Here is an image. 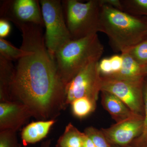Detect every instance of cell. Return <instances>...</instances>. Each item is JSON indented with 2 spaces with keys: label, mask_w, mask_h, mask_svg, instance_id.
<instances>
[{
  "label": "cell",
  "mask_w": 147,
  "mask_h": 147,
  "mask_svg": "<svg viewBox=\"0 0 147 147\" xmlns=\"http://www.w3.org/2000/svg\"><path fill=\"white\" fill-rule=\"evenodd\" d=\"M52 141L50 139L45 141V142H42L39 147H51Z\"/></svg>",
  "instance_id": "4316f807"
},
{
  "label": "cell",
  "mask_w": 147,
  "mask_h": 147,
  "mask_svg": "<svg viewBox=\"0 0 147 147\" xmlns=\"http://www.w3.org/2000/svg\"><path fill=\"white\" fill-rule=\"evenodd\" d=\"M144 119L143 116H137L101 130L109 143L119 146L127 145L142 134Z\"/></svg>",
  "instance_id": "9c48e42d"
},
{
  "label": "cell",
  "mask_w": 147,
  "mask_h": 147,
  "mask_svg": "<svg viewBox=\"0 0 147 147\" xmlns=\"http://www.w3.org/2000/svg\"><path fill=\"white\" fill-rule=\"evenodd\" d=\"M61 1L66 24L72 40L99 32L100 0H90L86 3L77 0Z\"/></svg>",
  "instance_id": "277c9868"
},
{
  "label": "cell",
  "mask_w": 147,
  "mask_h": 147,
  "mask_svg": "<svg viewBox=\"0 0 147 147\" xmlns=\"http://www.w3.org/2000/svg\"><path fill=\"white\" fill-rule=\"evenodd\" d=\"M141 147H147V146H144Z\"/></svg>",
  "instance_id": "f1b7e54d"
},
{
  "label": "cell",
  "mask_w": 147,
  "mask_h": 147,
  "mask_svg": "<svg viewBox=\"0 0 147 147\" xmlns=\"http://www.w3.org/2000/svg\"><path fill=\"white\" fill-rule=\"evenodd\" d=\"M103 52L104 47L97 34L71 40L56 52L55 63L65 86L87 65L99 61Z\"/></svg>",
  "instance_id": "3957f363"
},
{
  "label": "cell",
  "mask_w": 147,
  "mask_h": 147,
  "mask_svg": "<svg viewBox=\"0 0 147 147\" xmlns=\"http://www.w3.org/2000/svg\"><path fill=\"white\" fill-rule=\"evenodd\" d=\"M11 25L8 21L0 19V38H5L8 36L11 32Z\"/></svg>",
  "instance_id": "cb8c5ba5"
},
{
  "label": "cell",
  "mask_w": 147,
  "mask_h": 147,
  "mask_svg": "<svg viewBox=\"0 0 147 147\" xmlns=\"http://www.w3.org/2000/svg\"><path fill=\"white\" fill-rule=\"evenodd\" d=\"M109 58L113 69V74L111 75L112 76L117 73L120 70L122 66L123 59L121 54L120 55H113Z\"/></svg>",
  "instance_id": "603a6c76"
},
{
  "label": "cell",
  "mask_w": 147,
  "mask_h": 147,
  "mask_svg": "<svg viewBox=\"0 0 147 147\" xmlns=\"http://www.w3.org/2000/svg\"><path fill=\"white\" fill-rule=\"evenodd\" d=\"M144 125L142 133L138 139V142L141 144L147 142V83L144 89Z\"/></svg>",
  "instance_id": "44dd1931"
},
{
  "label": "cell",
  "mask_w": 147,
  "mask_h": 147,
  "mask_svg": "<svg viewBox=\"0 0 147 147\" xmlns=\"http://www.w3.org/2000/svg\"><path fill=\"white\" fill-rule=\"evenodd\" d=\"M32 117L24 105L15 101L0 102V131H17Z\"/></svg>",
  "instance_id": "30bf717a"
},
{
  "label": "cell",
  "mask_w": 147,
  "mask_h": 147,
  "mask_svg": "<svg viewBox=\"0 0 147 147\" xmlns=\"http://www.w3.org/2000/svg\"><path fill=\"white\" fill-rule=\"evenodd\" d=\"M101 4L99 32L107 36L115 49L123 53L145 40L146 22L135 15Z\"/></svg>",
  "instance_id": "7a4b0ae2"
},
{
  "label": "cell",
  "mask_w": 147,
  "mask_h": 147,
  "mask_svg": "<svg viewBox=\"0 0 147 147\" xmlns=\"http://www.w3.org/2000/svg\"><path fill=\"white\" fill-rule=\"evenodd\" d=\"M102 92L103 107L110 114L116 123L123 121L137 116L119 98L108 92ZM144 117V116H143Z\"/></svg>",
  "instance_id": "8fae6325"
},
{
  "label": "cell",
  "mask_w": 147,
  "mask_h": 147,
  "mask_svg": "<svg viewBox=\"0 0 147 147\" xmlns=\"http://www.w3.org/2000/svg\"><path fill=\"white\" fill-rule=\"evenodd\" d=\"M102 4L111 6L119 10L123 11L121 1L119 0H100Z\"/></svg>",
  "instance_id": "d4e9b609"
},
{
  "label": "cell",
  "mask_w": 147,
  "mask_h": 147,
  "mask_svg": "<svg viewBox=\"0 0 147 147\" xmlns=\"http://www.w3.org/2000/svg\"><path fill=\"white\" fill-rule=\"evenodd\" d=\"M124 52L128 53L142 66L147 65V39Z\"/></svg>",
  "instance_id": "ac0fdd59"
},
{
  "label": "cell",
  "mask_w": 147,
  "mask_h": 147,
  "mask_svg": "<svg viewBox=\"0 0 147 147\" xmlns=\"http://www.w3.org/2000/svg\"><path fill=\"white\" fill-rule=\"evenodd\" d=\"M118 147V146H115V147Z\"/></svg>",
  "instance_id": "f546056e"
},
{
  "label": "cell",
  "mask_w": 147,
  "mask_h": 147,
  "mask_svg": "<svg viewBox=\"0 0 147 147\" xmlns=\"http://www.w3.org/2000/svg\"><path fill=\"white\" fill-rule=\"evenodd\" d=\"M42 27L23 25L21 46L29 51L17 61L10 85L11 101L25 105L39 120L55 119L67 107L65 86L61 79L54 56L45 45Z\"/></svg>",
  "instance_id": "6da1fadb"
},
{
  "label": "cell",
  "mask_w": 147,
  "mask_h": 147,
  "mask_svg": "<svg viewBox=\"0 0 147 147\" xmlns=\"http://www.w3.org/2000/svg\"><path fill=\"white\" fill-rule=\"evenodd\" d=\"M82 147H96L92 139L84 132Z\"/></svg>",
  "instance_id": "484cf974"
},
{
  "label": "cell",
  "mask_w": 147,
  "mask_h": 147,
  "mask_svg": "<svg viewBox=\"0 0 147 147\" xmlns=\"http://www.w3.org/2000/svg\"><path fill=\"white\" fill-rule=\"evenodd\" d=\"M28 53L24 47L21 46L20 48H17L6 40L0 38V55L6 59L11 61H18Z\"/></svg>",
  "instance_id": "e0dca14e"
},
{
  "label": "cell",
  "mask_w": 147,
  "mask_h": 147,
  "mask_svg": "<svg viewBox=\"0 0 147 147\" xmlns=\"http://www.w3.org/2000/svg\"><path fill=\"white\" fill-rule=\"evenodd\" d=\"M84 133L92 139L96 147H110L109 142L101 130L90 126L86 129Z\"/></svg>",
  "instance_id": "d6986e66"
},
{
  "label": "cell",
  "mask_w": 147,
  "mask_h": 147,
  "mask_svg": "<svg viewBox=\"0 0 147 147\" xmlns=\"http://www.w3.org/2000/svg\"><path fill=\"white\" fill-rule=\"evenodd\" d=\"M55 119L39 120L29 124L22 129L21 138L24 146L39 142L46 137Z\"/></svg>",
  "instance_id": "7c38bea8"
},
{
  "label": "cell",
  "mask_w": 147,
  "mask_h": 147,
  "mask_svg": "<svg viewBox=\"0 0 147 147\" xmlns=\"http://www.w3.org/2000/svg\"><path fill=\"white\" fill-rule=\"evenodd\" d=\"M40 3L36 0H7L2 2L1 19L10 21L19 28L23 25L44 26Z\"/></svg>",
  "instance_id": "ba28073f"
},
{
  "label": "cell",
  "mask_w": 147,
  "mask_h": 147,
  "mask_svg": "<svg viewBox=\"0 0 147 147\" xmlns=\"http://www.w3.org/2000/svg\"><path fill=\"white\" fill-rule=\"evenodd\" d=\"M84 132L79 131L70 123L58 139L56 147H82Z\"/></svg>",
  "instance_id": "9a60e30c"
},
{
  "label": "cell",
  "mask_w": 147,
  "mask_h": 147,
  "mask_svg": "<svg viewBox=\"0 0 147 147\" xmlns=\"http://www.w3.org/2000/svg\"><path fill=\"white\" fill-rule=\"evenodd\" d=\"M98 69L101 76H111L113 74V69L110 58H105L99 61Z\"/></svg>",
  "instance_id": "7402d4cb"
},
{
  "label": "cell",
  "mask_w": 147,
  "mask_h": 147,
  "mask_svg": "<svg viewBox=\"0 0 147 147\" xmlns=\"http://www.w3.org/2000/svg\"><path fill=\"white\" fill-rule=\"evenodd\" d=\"M101 91L108 92L119 98L136 115L144 116L143 77L122 79L102 76Z\"/></svg>",
  "instance_id": "8992f818"
},
{
  "label": "cell",
  "mask_w": 147,
  "mask_h": 147,
  "mask_svg": "<svg viewBox=\"0 0 147 147\" xmlns=\"http://www.w3.org/2000/svg\"><path fill=\"white\" fill-rule=\"evenodd\" d=\"M70 104L74 115L80 119L89 115L94 112L96 107V103L86 97L77 98Z\"/></svg>",
  "instance_id": "2e32d148"
},
{
  "label": "cell",
  "mask_w": 147,
  "mask_h": 147,
  "mask_svg": "<svg viewBox=\"0 0 147 147\" xmlns=\"http://www.w3.org/2000/svg\"><path fill=\"white\" fill-rule=\"evenodd\" d=\"M142 73L144 76L147 74V65L142 66Z\"/></svg>",
  "instance_id": "83f0119b"
},
{
  "label": "cell",
  "mask_w": 147,
  "mask_h": 147,
  "mask_svg": "<svg viewBox=\"0 0 147 147\" xmlns=\"http://www.w3.org/2000/svg\"><path fill=\"white\" fill-rule=\"evenodd\" d=\"M98 62H94L83 69L65 86V105L74 100L86 97L96 103L101 91L102 76L98 69Z\"/></svg>",
  "instance_id": "52a82bcc"
},
{
  "label": "cell",
  "mask_w": 147,
  "mask_h": 147,
  "mask_svg": "<svg viewBox=\"0 0 147 147\" xmlns=\"http://www.w3.org/2000/svg\"><path fill=\"white\" fill-rule=\"evenodd\" d=\"M122 56V66L121 68L117 73L108 76L116 79H132L143 77L142 65L139 64L128 53L123 52L121 53Z\"/></svg>",
  "instance_id": "5bb4252c"
},
{
  "label": "cell",
  "mask_w": 147,
  "mask_h": 147,
  "mask_svg": "<svg viewBox=\"0 0 147 147\" xmlns=\"http://www.w3.org/2000/svg\"><path fill=\"white\" fill-rule=\"evenodd\" d=\"M15 67L0 55V101H11L10 88Z\"/></svg>",
  "instance_id": "4fadbf2b"
},
{
  "label": "cell",
  "mask_w": 147,
  "mask_h": 147,
  "mask_svg": "<svg viewBox=\"0 0 147 147\" xmlns=\"http://www.w3.org/2000/svg\"><path fill=\"white\" fill-rule=\"evenodd\" d=\"M0 147H22L18 142L16 131L9 129L0 131Z\"/></svg>",
  "instance_id": "ffe728a7"
},
{
  "label": "cell",
  "mask_w": 147,
  "mask_h": 147,
  "mask_svg": "<svg viewBox=\"0 0 147 147\" xmlns=\"http://www.w3.org/2000/svg\"><path fill=\"white\" fill-rule=\"evenodd\" d=\"M39 3L46 28L45 45L49 53L54 56L72 38L66 24L61 1L40 0Z\"/></svg>",
  "instance_id": "5b68a950"
}]
</instances>
